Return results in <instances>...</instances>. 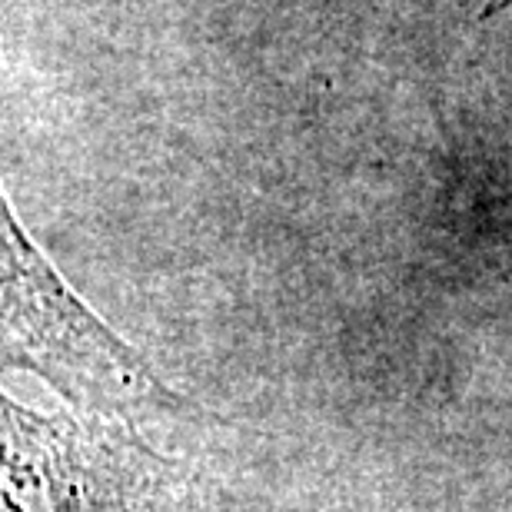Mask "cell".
I'll use <instances>...</instances> for the list:
<instances>
[{
    "label": "cell",
    "mask_w": 512,
    "mask_h": 512,
    "mask_svg": "<svg viewBox=\"0 0 512 512\" xmlns=\"http://www.w3.org/2000/svg\"><path fill=\"white\" fill-rule=\"evenodd\" d=\"M0 366L47 380L77 413L137 423L177 409L147 360L84 306L0 193Z\"/></svg>",
    "instance_id": "cell-1"
},
{
    "label": "cell",
    "mask_w": 512,
    "mask_h": 512,
    "mask_svg": "<svg viewBox=\"0 0 512 512\" xmlns=\"http://www.w3.org/2000/svg\"><path fill=\"white\" fill-rule=\"evenodd\" d=\"M0 512H200L130 423L34 413L0 389Z\"/></svg>",
    "instance_id": "cell-2"
}]
</instances>
